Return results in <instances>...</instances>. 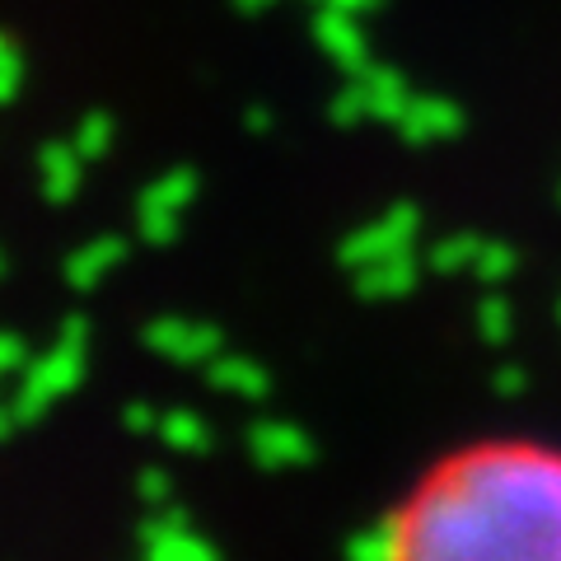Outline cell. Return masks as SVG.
I'll list each match as a JSON object with an SVG mask.
<instances>
[{"mask_svg":"<svg viewBox=\"0 0 561 561\" xmlns=\"http://www.w3.org/2000/svg\"><path fill=\"white\" fill-rule=\"evenodd\" d=\"M491 389H496L501 398H519L524 389H529V375H524L519 365H501V370L491 375Z\"/></svg>","mask_w":561,"mask_h":561,"instance_id":"obj_27","label":"cell"},{"mask_svg":"<svg viewBox=\"0 0 561 561\" xmlns=\"http://www.w3.org/2000/svg\"><path fill=\"white\" fill-rule=\"evenodd\" d=\"M136 496L146 501V505H164V501H169V472L146 468V472L136 478Z\"/></svg>","mask_w":561,"mask_h":561,"instance_id":"obj_25","label":"cell"},{"mask_svg":"<svg viewBox=\"0 0 561 561\" xmlns=\"http://www.w3.org/2000/svg\"><path fill=\"white\" fill-rule=\"evenodd\" d=\"M20 80H24V61H20V43H14L10 38V33H5V38H0V99H14V94H20Z\"/></svg>","mask_w":561,"mask_h":561,"instance_id":"obj_24","label":"cell"},{"mask_svg":"<svg viewBox=\"0 0 561 561\" xmlns=\"http://www.w3.org/2000/svg\"><path fill=\"white\" fill-rule=\"evenodd\" d=\"M421 230V210L412 202H393L375 225H360L356 234H346L337 243V262L342 267H365V262H379V257H393V253H408L412 239Z\"/></svg>","mask_w":561,"mask_h":561,"instance_id":"obj_3","label":"cell"},{"mask_svg":"<svg viewBox=\"0 0 561 561\" xmlns=\"http://www.w3.org/2000/svg\"><path fill=\"white\" fill-rule=\"evenodd\" d=\"M472 272H478L486 286H496V280H505L515 272V249L511 243H501V239H482L478 257H472Z\"/></svg>","mask_w":561,"mask_h":561,"instance_id":"obj_19","label":"cell"},{"mask_svg":"<svg viewBox=\"0 0 561 561\" xmlns=\"http://www.w3.org/2000/svg\"><path fill=\"white\" fill-rule=\"evenodd\" d=\"M160 440H164L169 449H179V454H206L210 435H206V426H202L197 412L173 408V412L160 416Z\"/></svg>","mask_w":561,"mask_h":561,"instance_id":"obj_15","label":"cell"},{"mask_svg":"<svg viewBox=\"0 0 561 561\" xmlns=\"http://www.w3.org/2000/svg\"><path fill=\"white\" fill-rule=\"evenodd\" d=\"M140 342L150 351H160L169 360H183V365H206L210 356H220V328L210 323H187V319H154L140 328Z\"/></svg>","mask_w":561,"mask_h":561,"instance_id":"obj_4","label":"cell"},{"mask_svg":"<svg viewBox=\"0 0 561 561\" xmlns=\"http://www.w3.org/2000/svg\"><path fill=\"white\" fill-rule=\"evenodd\" d=\"M478 249H482V239H478V234H449V239H440V243H431L426 267H431V272H440V276L463 272V267H472Z\"/></svg>","mask_w":561,"mask_h":561,"instance_id":"obj_17","label":"cell"},{"mask_svg":"<svg viewBox=\"0 0 561 561\" xmlns=\"http://www.w3.org/2000/svg\"><path fill=\"white\" fill-rule=\"evenodd\" d=\"M459 127H463V113L449 99H435V94H412L408 113L398 117V136L408 146H431V140L459 136Z\"/></svg>","mask_w":561,"mask_h":561,"instance_id":"obj_5","label":"cell"},{"mask_svg":"<svg viewBox=\"0 0 561 561\" xmlns=\"http://www.w3.org/2000/svg\"><path fill=\"white\" fill-rule=\"evenodd\" d=\"M140 557H146V561H210V557H216V548H210V542L187 524V529H173L164 538L146 542Z\"/></svg>","mask_w":561,"mask_h":561,"instance_id":"obj_14","label":"cell"},{"mask_svg":"<svg viewBox=\"0 0 561 561\" xmlns=\"http://www.w3.org/2000/svg\"><path fill=\"white\" fill-rule=\"evenodd\" d=\"M234 5H239V10H249V14H253V10H267V5H272V0H234Z\"/></svg>","mask_w":561,"mask_h":561,"instance_id":"obj_32","label":"cell"},{"mask_svg":"<svg viewBox=\"0 0 561 561\" xmlns=\"http://www.w3.org/2000/svg\"><path fill=\"white\" fill-rule=\"evenodd\" d=\"M122 253H127V243H122L117 234H103V239H90L84 249H76L66 257V286H76V290H90L94 280L108 272V267H117L122 262Z\"/></svg>","mask_w":561,"mask_h":561,"instance_id":"obj_12","label":"cell"},{"mask_svg":"<svg viewBox=\"0 0 561 561\" xmlns=\"http://www.w3.org/2000/svg\"><path fill=\"white\" fill-rule=\"evenodd\" d=\"M80 164L84 154L76 140H47L38 150V173H43V197L47 202H70L80 192Z\"/></svg>","mask_w":561,"mask_h":561,"instance_id":"obj_9","label":"cell"},{"mask_svg":"<svg viewBox=\"0 0 561 561\" xmlns=\"http://www.w3.org/2000/svg\"><path fill=\"white\" fill-rule=\"evenodd\" d=\"M416 286V262L412 249L408 253H393V257H379V262H365L356 267V295L360 300H398Z\"/></svg>","mask_w":561,"mask_h":561,"instance_id":"obj_8","label":"cell"},{"mask_svg":"<svg viewBox=\"0 0 561 561\" xmlns=\"http://www.w3.org/2000/svg\"><path fill=\"white\" fill-rule=\"evenodd\" d=\"M24 337H20V332H5V337H0V370H5V375H20L24 370Z\"/></svg>","mask_w":561,"mask_h":561,"instance_id":"obj_28","label":"cell"},{"mask_svg":"<svg viewBox=\"0 0 561 561\" xmlns=\"http://www.w3.org/2000/svg\"><path fill=\"white\" fill-rule=\"evenodd\" d=\"M346 557L356 561H389V557H408V529H402V511L383 515L379 524H365L360 534L346 538Z\"/></svg>","mask_w":561,"mask_h":561,"instance_id":"obj_11","label":"cell"},{"mask_svg":"<svg viewBox=\"0 0 561 561\" xmlns=\"http://www.w3.org/2000/svg\"><path fill=\"white\" fill-rule=\"evenodd\" d=\"M243 127H249V131H267L272 127V108H267V103H253V108L243 113Z\"/></svg>","mask_w":561,"mask_h":561,"instance_id":"obj_30","label":"cell"},{"mask_svg":"<svg viewBox=\"0 0 561 561\" xmlns=\"http://www.w3.org/2000/svg\"><path fill=\"white\" fill-rule=\"evenodd\" d=\"M136 234L146 243H173V239H179V210L136 206Z\"/></svg>","mask_w":561,"mask_h":561,"instance_id":"obj_21","label":"cell"},{"mask_svg":"<svg viewBox=\"0 0 561 561\" xmlns=\"http://www.w3.org/2000/svg\"><path fill=\"white\" fill-rule=\"evenodd\" d=\"M249 454L262 468H290V463H309L313 445L305 431L286 426V421H253L249 426Z\"/></svg>","mask_w":561,"mask_h":561,"instance_id":"obj_7","label":"cell"},{"mask_svg":"<svg viewBox=\"0 0 561 561\" xmlns=\"http://www.w3.org/2000/svg\"><path fill=\"white\" fill-rule=\"evenodd\" d=\"M187 511H179V505H150V515L136 524V542L146 548V542H154V538H164V534H173V529H187Z\"/></svg>","mask_w":561,"mask_h":561,"instance_id":"obj_20","label":"cell"},{"mask_svg":"<svg viewBox=\"0 0 561 561\" xmlns=\"http://www.w3.org/2000/svg\"><path fill=\"white\" fill-rule=\"evenodd\" d=\"M478 332L491 346H501L505 337H511V305H505L501 295H486V300H478Z\"/></svg>","mask_w":561,"mask_h":561,"instance_id":"obj_23","label":"cell"},{"mask_svg":"<svg viewBox=\"0 0 561 561\" xmlns=\"http://www.w3.org/2000/svg\"><path fill=\"white\" fill-rule=\"evenodd\" d=\"M323 5H337V10H351V14H360V10H375L379 0H323Z\"/></svg>","mask_w":561,"mask_h":561,"instance_id":"obj_31","label":"cell"},{"mask_svg":"<svg viewBox=\"0 0 561 561\" xmlns=\"http://www.w3.org/2000/svg\"><path fill=\"white\" fill-rule=\"evenodd\" d=\"M206 383L210 389H225V393H239V398H262L272 389L267 370L253 365L249 356H210L206 360Z\"/></svg>","mask_w":561,"mask_h":561,"instance_id":"obj_13","label":"cell"},{"mask_svg":"<svg viewBox=\"0 0 561 561\" xmlns=\"http://www.w3.org/2000/svg\"><path fill=\"white\" fill-rule=\"evenodd\" d=\"M84 332H90V323H84L80 313H70V319H61L57 342H61V346H76V351H84Z\"/></svg>","mask_w":561,"mask_h":561,"instance_id":"obj_29","label":"cell"},{"mask_svg":"<svg viewBox=\"0 0 561 561\" xmlns=\"http://www.w3.org/2000/svg\"><path fill=\"white\" fill-rule=\"evenodd\" d=\"M319 5H323V0H319Z\"/></svg>","mask_w":561,"mask_h":561,"instance_id":"obj_34","label":"cell"},{"mask_svg":"<svg viewBox=\"0 0 561 561\" xmlns=\"http://www.w3.org/2000/svg\"><path fill=\"white\" fill-rule=\"evenodd\" d=\"M76 150L84 154V160H103L108 154V146H113V117L108 113H84L80 122H76Z\"/></svg>","mask_w":561,"mask_h":561,"instance_id":"obj_18","label":"cell"},{"mask_svg":"<svg viewBox=\"0 0 561 561\" xmlns=\"http://www.w3.org/2000/svg\"><path fill=\"white\" fill-rule=\"evenodd\" d=\"M192 197H197V173L192 169H169L164 179H154L146 192H140L136 206H160V210H183Z\"/></svg>","mask_w":561,"mask_h":561,"instance_id":"obj_16","label":"cell"},{"mask_svg":"<svg viewBox=\"0 0 561 561\" xmlns=\"http://www.w3.org/2000/svg\"><path fill=\"white\" fill-rule=\"evenodd\" d=\"M313 38H319V47L346 70V76H360V70L370 66V57H365V38H360L356 20H351V10L323 5L319 20H313Z\"/></svg>","mask_w":561,"mask_h":561,"instance_id":"obj_6","label":"cell"},{"mask_svg":"<svg viewBox=\"0 0 561 561\" xmlns=\"http://www.w3.org/2000/svg\"><path fill=\"white\" fill-rule=\"evenodd\" d=\"M360 117H370V99H365L360 80H351L342 94H332V103H328V122H337V127H356Z\"/></svg>","mask_w":561,"mask_h":561,"instance_id":"obj_22","label":"cell"},{"mask_svg":"<svg viewBox=\"0 0 561 561\" xmlns=\"http://www.w3.org/2000/svg\"><path fill=\"white\" fill-rule=\"evenodd\" d=\"M160 416L164 412H154L150 402H127V412H122V426L136 431V435H146V431H160Z\"/></svg>","mask_w":561,"mask_h":561,"instance_id":"obj_26","label":"cell"},{"mask_svg":"<svg viewBox=\"0 0 561 561\" xmlns=\"http://www.w3.org/2000/svg\"><path fill=\"white\" fill-rule=\"evenodd\" d=\"M351 80H360L365 99H370V117L375 122H393L398 127V117L408 113V103H412V94H408V84H402L398 70L393 66H365L360 76H351Z\"/></svg>","mask_w":561,"mask_h":561,"instance_id":"obj_10","label":"cell"},{"mask_svg":"<svg viewBox=\"0 0 561 561\" xmlns=\"http://www.w3.org/2000/svg\"><path fill=\"white\" fill-rule=\"evenodd\" d=\"M80 375H84V351L57 342L47 356H38L28 365V375L20 379V393L5 402V412H0V435H14L20 426H28V421H38L51 398L76 389Z\"/></svg>","mask_w":561,"mask_h":561,"instance_id":"obj_2","label":"cell"},{"mask_svg":"<svg viewBox=\"0 0 561 561\" xmlns=\"http://www.w3.org/2000/svg\"><path fill=\"white\" fill-rule=\"evenodd\" d=\"M408 557H561V454L482 445L402 511Z\"/></svg>","mask_w":561,"mask_h":561,"instance_id":"obj_1","label":"cell"},{"mask_svg":"<svg viewBox=\"0 0 561 561\" xmlns=\"http://www.w3.org/2000/svg\"><path fill=\"white\" fill-rule=\"evenodd\" d=\"M557 323H561V300H557Z\"/></svg>","mask_w":561,"mask_h":561,"instance_id":"obj_33","label":"cell"}]
</instances>
